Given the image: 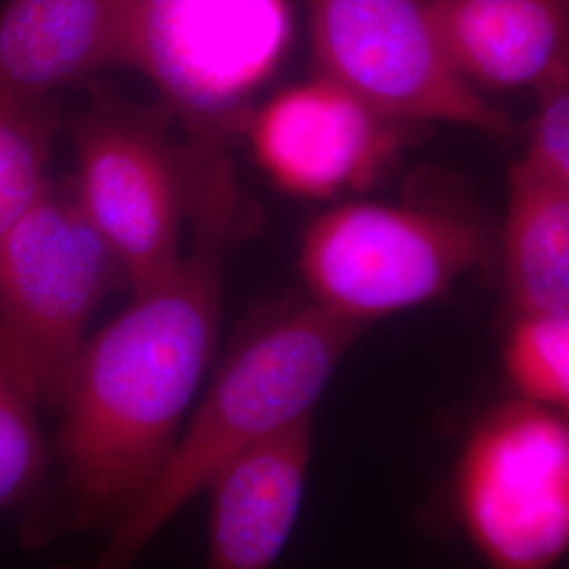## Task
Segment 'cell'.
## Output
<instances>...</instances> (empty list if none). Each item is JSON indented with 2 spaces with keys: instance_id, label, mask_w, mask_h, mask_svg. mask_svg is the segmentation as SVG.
Returning <instances> with one entry per match:
<instances>
[{
  "instance_id": "6da1fadb",
  "label": "cell",
  "mask_w": 569,
  "mask_h": 569,
  "mask_svg": "<svg viewBox=\"0 0 569 569\" xmlns=\"http://www.w3.org/2000/svg\"><path fill=\"white\" fill-rule=\"evenodd\" d=\"M228 239L201 228L182 264L84 338L58 399V479L28 512V540L112 531L157 481L218 345Z\"/></svg>"
},
{
  "instance_id": "7a4b0ae2",
  "label": "cell",
  "mask_w": 569,
  "mask_h": 569,
  "mask_svg": "<svg viewBox=\"0 0 569 569\" xmlns=\"http://www.w3.org/2000/svg\"><path fill=\"white\" fill-rule=\"evenodd\" d=\"M366 326L312 300L279 306L232 346L163 468L82 569H129L152 538L247 449L310 418L333 369Z\"/></svg>"
},
{
  "instance_id": "3957f363",
  "label": "cell",
  "mask_w": 569,
  "mask_h": 569,
  "mask_svg": "<svg viewBox=\"0 0 569 569\" xmlns=\"http://www.w3.org/2000/svg\"><path fill=\"white\" fill-rule=\"evenodd\" d=\"M289 42L287 0H127L121 66L157 87L186 146L230 161Z\"/></svg>"
},
{
  "instance_id": "277c9868",
  "label": "cell",
  "mask_w": 569,
  "mask_h": 569,
  "mask_svg": "<svg viewBox=\"0 0 569 569\" xmlns=\"http://www.w3.org/2000/svg\"><path fill=\"white\" fill-rule=\"evenodd\" d=\"M74 197L133 291L182 264L183 218L197 213L213 169L171 142L159 114L106 100L74 124Z\"/></svg>"
},
{
  "instance_id": "5b68a950",
  "label": "cell",
  "mask_w": 569,
  "mask_h": 569,
  "mask_svg": "<svg viewBox=\"0 0 569 569\" xmlns=\"http://www.w3.org/2000/svg\"><path fill=\"white\" fill-rule=\"evenodd\" d=\"M119 279L72 188L51 183L0 239V346L39 401L58 403L89 319Z\"/></svg>"
},
{
  "instance_id": "8992f818",
  "label": "cell",
  "mask_w": 569,
  "mask_h": 569,
  "mask_svg": "<svg viewBox=\"0 0 569 569\" xmlns=\"http://www.w3.org/2000/svg\"><path fill=\"white\" fill-rule=\"evenodd\" d=\"M488 251L467 216L439 209L350 203L306 228L300 272L308 300L367 326L439 298Z\"/></svg>"
},
{
  "instance_id": "52a82bcc",
  "label": "cell",
  "mask_w": 569,
  "mask_h": 569,
  "mask_svg": "<svg viewBox=\"0 0 569 569\" xmlns=\"http://www.w3.org/2000/svg\"><path fill=\"white\" fill-rule=\"evenodd\" d=\"M321 77L392 121L509 136V117L456 70L427 0H308Z\"/></svg>"
},
{
  "instance_id": "ba28073f",
  "label": "cell",
  "mask_w": 569,
  "mask_h": 569,
  "mask_svg": "<svg viewBox=\"0 0 569 569\" xmlns=\"http://www.w3.org/2000/svg\"><path fill=\"white\" fill-rule=\"evenodd\" d=\"M458 509L491 569H550L569 550V418L531 401L468 439Z\"/></svg>"
},
{
  "instance_id": "9c48e42d",
  "label": "cell",
  "mask_w": 569,
  "mask_h": 569,
  "mask_svg": "<svg viewBox=\"0 0 569 569\" xmlns=\"http://www.w3.org/2000/svg\"><path fill=\"white\" fill-rule=\"evenodd\" d=\"M399 127L317 74L253 110L244 133L279 188L326 199L376 182L401 143Z\"/></svg>"
},
{
  "instance_id": "30bf717a",
  "label": "cell",
  "mask_w": 569,
  "mask_h": 569,
  "mask_svg": "<svg viewBox=\"0 0 569 569\" xmlns=\"http://www.w3.org/2000/svg\"><path fill=\"white\" fill-rule=\"evenodd\" d=\"M312 453V416L247 449L209 483L207 569H270L296 526Z\"/></svg>"
},
{
  "instance_id": "8fae6325",
  "label": "cell",
  "mask_w": 569,
  "mask_h": 569,
  "mask_svg": "<svg viewBox=\"0 0 569 569\" xmlns=\"http://www.w3.org/2000/svg\"><path fill=\"white\" fill-rule=\"evenodd\" d=\"M127 0H9L0 9V91L53 102L61 87L121 66Z\"/></svg>"
},
{
  "instance_id": "7c38bea8",
  "label": "cell",
  "mask_w": 569,
  "mask_h": 569,
  "mask_svg": "<svg viewBox=\"0 0 569 569\" xmlns=\"http://www.w3.org/2000/svg\"><path fill=\"white\" fill-rule=\"evenodd\" d=\"M475 89H538L569 68V0H427Z\"/></svg>"
},
{
  "instance_id": "4fadbf2b",
  "label": "cell",
  "mask_w": 569,
  "mask_h": 569,
  "mask_svg": "<svg viewBox=\"0 0 569 569\" xmlns=\"http://www.w3.org/2000/svg\"><path fill=\"white\" fill-rule=\"evenodd\" d=\"M505 283L521 315L569 312V188L526 159L510 171Z\"/></svg>"
},
{
  "instance_id": "5bb4252c",
  "label": "cell",
  "mask_w": 569,
  "mask_h": 569,
  "mask_svg": "<svg viewBox=\"0 0 569 569\" xmlns=\"http://www.w3.org/2000/svg\"><path fill=\"white\" fill-rule=\"evenodd\" d=\"M60 119L53 102L0 91V239L49 190L51 143Z\"/></svg>"
},
{
  "instance_id": "9a60e30c",
  "label": "cell",
  "mask_w": 569,
  "mask_h": 569,
  "mask_svg": "<svg viewBox=\"0 0 569 569\" xmlns=\"http://www.w3.org/2000/svg\"><path fill=\"white\" fill-rule=\"evenodd\" d=\"M39 397L0 346V509L39 502L51 456L37 422Z\"/></svg>"
},
{
  "instance_id": "2e32d148",
  "label": "cell",
  "mask_w": 569,
  "mask_h": 569,
  "mask_svg": "<svg viewBox=\"0 0 569 569\" xmlns=\"http://www.w3.org/2000/svg\"><path fill=\"white\" fill-rule=\"evenodd\" d=\"M505 366L521 399L569 418V312L517 317Z\"/></svg>"
},
{
  "instance_id": "e0dca14e",
  "label": "cell",
  "mask_w": 569,
  "mask_h": 569,
  "mask_svg": "<svg viewBox=\"0 0 569 569\" xmlns=\"http://www.w3.org/2000/svg\"><path fill=\"white\" fill-rule=\"evenodd\" d=\"M526 161L569 188V68L536 89Z\"/></svg>"
}]
</instances>
